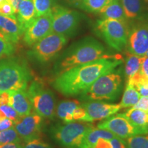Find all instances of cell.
<instances>
[{
    "mask_svg": "<svg viewBox=\"0 0 148 148\" xmlns=\"http://www.w3.org/2000/svg\"><path fill=\"white\" fill-rule=\"evenodd\" d=\"M99 13L103 18H111L126 22L127 18L122 7L121 0H112L99 11Z\"/></svg>",
    "mask_w": 148,
    "mask_h": 148,
    "instance_id": "d6986e66",
    "label": "cell"
},
{
    "mask_svg": "<svg viewBox=\"0 0 148 148\" xmlns=\"http://www.w3.org/2000/svg\"><path fill=\"white\" fill-rule=\"evenodd\" d=\"M21 138L14 126L0 131V145L9 143H21Z\"/></svg>",
    "mask_w": 148,
    "mask_h": 148,
    "instance_id": "484cf974",
    "label": "cell"
},
{
    "mask_svg": "<svg viewBox=\"0 0 148 148\" xmlns=\"http://www.w3.org/2000/svg\"><path fill=\"white\" fill-rule=\"evenodd\" d=\"M93 126L90 122L75 121L51 127L49 134L62 147L79 148L85 134Z\"/></svg>",
    "mask_w": 148,
    "mask_h": 148,
    "instance_id": "5b68a950",
    "label": "cell"
},
{
    "mask_svg": "<svg viewBox=\"0 0 148 148\" xmlns=\"http://www.w3.org/2000/svg\"><path fill=\"white\" fill-rule=\"evenodd\" d=\"M86 112L85 121H99L110 117L121 109L119 103H110L101 101H88L81 103Z\"/></svg>",
    "mask_w": 148,
    "mask_h": 148,
    "instance_id": "5bb4252c",
    "label": "cell"
},
{
    "mask_svg": "<svg viewBox=\"0 0 148 148\" xmlns=\"http://www.w3.org/2000/svg\"><path fill=\"white\" fill-rule=\"evenodd\" d=\"M126 47L127 51L144 56L148 49V23H138L129 30Z\"/></svg>",
    "mask_w": 148,
    "mask_h": 148,
    "instance_id": "4fadbf2b",
    "label": "cell"
},
{
    "mask_svg": "<svg viewBox=\"0 0 148 148\" xmlns=\"http://www.w3.org/2000/svg\"><path fill=\"white\" fill-rule=\"evenodd\" d=\"M97 127L106 130L123 140H126L135 135L144 134L142 130L134 127L125 118L119 114L107 118V119L98 123Z\"/></svg>",
    "mask_w": 148,
    "mask_h": 148,
    "instance_id": "7c38bea8",
    "label": "cell"
},
{
    "mask_svg": "<svg viewBox=\"0 0 148 148\" xmlns=\"http://www.w3.org/2000/svg\"><path fill=\"white\" fill-rule=\"evenodd\" d=\"M140 71V73H142L146 77H148V57L145 56H143V58H142Z\"/></svg>",
    "mask_w": 148,
    "mask_h": 148,
    "instance_id": "74e56055",
    "label": "cell"
},
{
    "mask_svg": "<svg viewBox=\"0 0 148 148\" xmlns=\"http://www.w3.org/2000/svg\"><path fill=\"white\" fill-rule=\"evenodd\" d=\"M105 47L92 37H86L72 45L64 53L56 69L57 74L74 66L87 63L106 56Z\"/></svg>",
    "mask_w": 148,
    "mask_h": 148,
    "instance_id": "7a4b0ae2",
    "label": "cell"
},
{
    "mask_svg": "<svg viewBox=\"0 0 148 148\" xmlns=\"http://www.w3.org/2000/svg\"><path fill=\"white\" fill-rule=\"evenodd\" d=\"M0 32L5 40L14 44L16 43L24 34V30L14 14L10 16L0 14Z\"/></svg>",
    "mask_w": 148,
    "mask_h": 148,
    "instance_id": "9a60e30c",
    "label": "cell"
},
{
    "mask_svg": "<svg viewBox=\"0 0 148 148\" xmlns=\"http://www.w3.org/2000/svg\"><path fill=\"white\" fill-rule=\"evenodd\" d=\"M51 0H33L37 16L47 14L51 12Z\"/></svg>",
    "mask_w": 148,
    "mask_h": 148,
    "instance_id": "f1b7e54d",
    "label": "cell"
},
{
    "mask_svg": "<svg viewBox=\"0 0 148 148\" xmlns=\"http://www.w3.org/2000/svg\"><path fill=\"white\" fill-rule=\"evenodd\" d=\"M79 148H92V147H79Z\"/></svg>",
    "mask_w": 148,
    "mask_h": 148,
    "instance_id": "f6af8a7d",
    "label": "cell"
},
{
    "mask_svg": "<svg viewBox=\"0 0 148 148\" xmlns=\"http://www.w3.org/2000/svg\"><path fill=\"white\" fill-rule=\"evenodd\" d=\"M123 62L120 55H106L97 60L74 66L58 74L53 87L62 95H79L101 75L115 69Z\"/></svg>",
    "mask_w": 148,
    "mask_h": 148,
    "instance_id": "6da1fadb",
    "label": "cell"
},
{
    "mask_svg": "<svg viewBox=\"0 0 148 148\" xmlns=\"http://www.w3.org/2000/svg\"><path fill=\"white\" fill-rule=\"evenodd\" d=\"M145 56H147V57H148V49H147V51H146V53H145Z\"/></svg>",
    "mask_w": 148,
    "mask_h": 148,
    "instance_id": "ee69618b",
    "label": "cell"
},
{
    "mask_svg": "<svg viewBox=\"0 0 148 148\" xmlns=\"http://www.w3.org/2000/svg\"><path fill=\"white\" fill-rule=\"evenodd\" d=\"M96 31L112 49L120 51L126 47L129 34L126 22L103 18L97 21Z\"/></svg>",
    "mask_w": 148,
    "mask_h": 148,
    "instance_id": "52a82bcc",
    "label": "cell"
},
{
    "mask_svg": "<svg viewBox=\"0 0 148 148\" xmlns=\"http://www.w3.org/2000/svg\"><path fill=\"white\" fill-rule=\"evenodd\" d=\"M23 148H52V147L49 144L38 138L26 142Z\"/></svg>",
    "mask_w": 148,
    "mask_h": 148,
    "instance_id": "1f68e13d",
    "label": "cell"
},
{
    "mask_svg": "<svg viewBox=\"0 0 148 148\" xmlns=\"http://www.w3.org/2000/svg\"><path fill=\"white\" fill-rule=\"evenodd\" d=\"M86 118V112L84 107L81 106V103L77 106L73 110V121H85Z\"/></svg>",
    "mask_w": 148,
    "mask_h": 148,
    "instance_id": "d6a6232c",
    "label": "cell"
},
{
    "mask_svg": "<svg viewBox=\"0 0 148 148\" xmlns=\"http://www.w3.org/2000/svg\"><path fill=\"white\" fill-rule=\"evenodd\" d=\"M140 97V95L138 90L132 85L126 83L123 97L119 103L121 108H132L137 103Z\"/></svg>",
    "mask_w": 148,
    "mask_h": 148,
    "instance_id": "cb8c5ba5",
    "label": "cell"
},
{
    "mask_svg": "<svg viewBox=\"0 0 148 148\" xmlns=\"http://www.w3.org/2000/svg\"><path fill=\"white\" fill-rule=\"evenodd\" d=\"M52 32L67 37L73 35L80 22L81 15L76 11L69 10L60 5L51 8Z\"/></svg>",
    "mask_w": 148,
    "mask_h": 148,
    "instance_id": "9c48e42d",
    "label": "cell"
},
{
    "mask_svg": "<svg viewBox=\"0 0 148 148\" xmlns=\"http://www.w3.org/2000/svg\"><path fill=\"white\" fill-rule=\"evenodd\" d=\"M52 32V14L51 12L37 16L25 29L23 34V41L28 47Z\"/></svg>",
    "mask_w": 148,
    "mask_h": 148,
    "instance_id": "30bf717a",
    "label": "cell"
},
{
    "mask_svg": "<svg viewBox=\"0 0 148 148\" xmlns=\"http://www.w3.org/2000/svg\"><path fill=\"white\" fill-rule=\"evenodd\" d=\"M15 51L14 43L0 38V60L4 56H10Z\"/></svg>",
    "mask_w": 148,
    "mask_h": 148,
    "instance_id": "f546056e",
    "label": "cell"
},
{
    "mask_svg": "<svg viewBox=\"0 0 148 148\" xmlns=\"http://www.w3.org/2000/svg\"><path fill=\"white\" fill-rule=\"evenodd\" d=\"M127 148H148V134L135 135L126 139Z\"/></svg>",
    "mask_w": 148,
    "mask_h": 148,
    "instance_id": "4316f807",
    "label": "cell"
},
{
    "mask_svg": "<svg viewBox=\"0 0 148 148\" xmlns=\"http://www.w3.org/2000/svg\"><path fill=\"white\" fill-rule=\"evenodd\" d=\"M43 118L36 112L23 116L14 123V127L25 142L40 138Z\"/></svg>",
    "mask_w": 148,
    "mask_h": 148,
    "instance_id": "8fae6325",
    "label": "cell"
},
{
    "mask_svg": "<svg viewBox=\"0 0 148 148\" xmlns=\"http://www.w3.org/2000/svg\"><path fill=\"white\" fill-rule=\"evenodd\" d=\"M14 125V121L11 119L5 118V119L0 120V131L5 130L10 128V127H13Z\"/></svg>",
    "mask_w": 148,
    "mask_h": 148,
    "instance_id": "8d00e7d4",
    "label": "cell"
},
{
    "mask_svg": "<svg viewBox=\"0 0 148 148\" xmlns=\"http://www.w3.org/2000/svg\"><path fill=\"white\" fill-rule=\"evenodd\" d=\"M20 116L15 110L9 104L0 105V120L5 119H11L14 121H17L20 119Z\"/></svg>",
    "mask_w": 148,
    "mask_h": 148,
    "instance_id": "83f0119b",
    "label": "cell"
},
{
    "mask_svg": "<svg viewBox=\"0 0 148 148\" xmlns=\"http://www.w3.org/2000/svg\"><path fill=\"white\" fill-rule=\"evenodd\" d=\"M110 141L112 148H127L125 140L119 137H114L110 140Z\"/></svg>",
    "mask_w": 148,
    "mask_h": 148,
    "instance_id": "e575fe53",
    "label": "cell"
},
{
    "mask_svg": "<svg viewBox=\"0 0 148 148\" xmlns=\"http://www.w3.org/2000/svg\"><path fill=\"white\" fill-rule=\"evenodd\" d=\"M21 143H9L0 145V148H23Z\"/></svg>",
    "mask_w": 148,
    "mask_h": 148,
    "instance_id": "ab89813d",
    "label": "cell"
},
{
    "mask_svg": "<svg viewBox=\"0 0 148 148\" xmlns=\"http://www.w3.org/2000/svg\"><path fill=\"white\" fill-rule=\"evenodd\" d=\"M125 75L126 81L140 71L143 56H138L127 51L125 53Z\"/></svg>",
    "mask_w": 148,
    "mask_h": 148,
    "instance_id": "603a6c76",
    "label": "cell"
},
{
    "mask_svg": "<svg viewBox=\"0 0 148 148\" xmlns=\"http://www.w3.org/2000/svg\"><path fill=\"white\" fill-rule=\"evenodd\" d=\"M122 77L119 71L112 70L99 77L89 88L81 93L84 101H114L122 89Z\"/></svg>",
    "mask_w": 148,
    "mask_h": 148,
    "instance_id": "277c9868",
    "label": "cell"
},
{
    "mask_svg": "<svg viewBox=\"0 0 148 148\" xmlns=\"http://www.w3.org/2000/svg\"><path fill=\"white\" fill-rule=\"evenodd\" d=\"M8 104L15 110L20 116L27 115L32 112V106L26 90L9 91Z\"/></svg>",
    "mask_w": 148,
    "mask_h": 148,
    "instance_id": "2e32d148",
    "label": "cell"
},
{
    "mask_svg": "<svg viewBox=\"0 0 148 148\" xmlns=\"http://www.w3.org/2000/svg\"><path fill=\"white\" fill-rule=\"evenodd\" d=\"M8 1H10L11 4L13 6L14 12H15V13H16V12H18V5H19L20 3H21L22 0H8Z\"/></svg>",
    "mask_w": 148,
    "mask_h": 148,
    "instance_id": "b9f144b4",
    "label": "cell"
},
{
    "mask_svg": "<svg viewBox=\"0 0 148 148\" xmlns=\"http://www.w3.org/2000/svg\"><path fill=\"white\" fill-rule=\"evenodd\" d=\"M66 1H67L69 4L73 5V6L76 7V8L82 9L83 0H66Z\"/></svg>",
    "mask_w": 148,
    "mask_h": 148,
    "instance_id": "60d3db41",
    "label": "cell"
},
{
    "mask_svg": "<svg viewBox=\"0 0 148 148\" xmlns=\"http://www.w3.org/2000/svg\"><path fill=\"white\" fill-rule=\"evenodd\" d=\"M112 0H83L82 9L92 13H99Z\"/></svg>",
    "mask_w": 148,
    "mask_h": 148,
    "instance_id": "d4e9b609",
    "label": "cell"
},
{
    "mask_svg": "<svg viewBox=\"0 0 148 148\" xmlns=\"http://www.w3.org/2000/svg\"><path fill=\"white\" fill-rule=\"evenodd\" d=\"M9 91H4L0 93V105L8 104Z\"/></svg>",
    "mask_w": 148,
    "mask_h": 148,
    "instance_id": "f35d334b",
    "label": "cell"
},
{
    "mask_svg": "<svg viewBox=\"0 0 148 148\" xmlns=\"http://www.w3.org/2000/svg\"><path fill=\"white\" fill-rule=\"evenodd\" d=\"M0 38H3V39H5V38H4V36H3V35L2 34H1V32H0Z\"/></svg>",
    "mask_w": 148,
    "mask_h": 148,
    "instance_id": "7bdbcfd3",
    "label": "cell"
},
{
    "mask_svg": "<svg viewBox=\"0 0 148 148\" xmlns=\"http://www.w3.org/2000/svg\"><path fill=\"white\" fill-rule=\"evenodd\" d=\"M27 94L34 112L42 118L53 119L56 114L54 94L40 81L32 82L27 88Z\"/></svg>",
    "mask_w": 148,
    "mask_h": 148,
    "instance_id": "8992f818",
    "label": "cell"
},
{
    "mask_svg": "<svg viewBox=\"0 0 148 148\" xmlns=\"http://www.w3.org/2000/svg\"><path fill=\"white\" fill-rule=\"evenodd\" d=\"M92 148H112L110 140L99 138Z\"/></svg>",
    "mask_w": 148,
    "mask_h": 148,
    "instance_id": "d590c367",
    "label": "cell"
},
{
    "mask_svg": "<svg viewBox=\"0 0 148 148\" xmlns=\"http://www.w3.org/2000/svg\"><path fill=\"white\" fill-rule=\"evenodd\" d=\"M1 1H3V0H0V2H1Z\"/></svg>",
    "mask_w": 148,
    "mask_h": 148,
    "instance_id": "bcb514c9",
    "label": "cell"
},
{
    "mask_svg": "<svg viewBox=\"0 0 148 148\" xmlns=\"http://www.w3.org/2000/svg\"><path fill=\"white\" fill-rule=\"evenodd\" d=\"M32 79L24 60L8 57L0 60V93L10 90H26Z\"/></svg>",
    "mask_w": 148,
    "mask_h": 148,
    "instance_id": "3957f363",
    "label": "cell"
},
{
    "mask_svg": "<svg viewBox=\"0 0 148 148\" xmlns=\"http://www.w3.org/2000/svg\"><path fill=\"white\" fill-rule=\"evenodd\" d=\"M132 108L140 109V110L148 112V96H141V97H140L137 103Z\"/></svg>",
    "mask_w": 148,
    "mask_h": 148,
    "instance_id": "836d02e7",
    "label": "cell"
},
{
    "mask_svg": "<svg viewBox=\"0 0 148 148\" xmlns=\"http://www.w3.org/2000/svg\"><path fill=\"white\" fill-rule=\"evenodd\" d=\"M127 18H135L143 12V0H121Z\"/></svg>",
    "mask_w": 148,
    "mask_h": 148,
    "instance_id": "7402d4cb",
    "label": "cell"
},
{
    "mask_svg": "<svg viewBox=\"0 0 148 148\" xmlns=\"http://www.w3.org/2000/svg\"><path fill=\"white\" fill-rule=\"evenodd\" d=\"M15 13L14 8L8 0H3L0 2V14L3 16L13 15Z\"/></svg>",
    "mask_w": 148,
    "mask_h": 148,
    "instance_id": "4dcf8cb0",
    "label": "cell"
},
{
    "mask_svg": "<svg viewBox=\"0 0 148 148\" xmlns=\"http://www.w3.org/2000/svg\"><path fill=\"white\" fill-rule=\"evenodd\" d=\"M17 20L25 32L27 27L37 17L33 0H22L18 5Z\"/></svg>",
    "mask_w": 148,
    "mask_h": 148,
    "instance_id": "e0dca14e",
    "label": "cell"
},
{
    "mask_svg": "<svg viewBox=\"0 0 148 148\" xmlns=\"http://www.w3.org/2000/svg\"><path fill=\"white\" fill-rule=\"evenodd\" d=\"M80 104L79 101H62L58 103L56 108V114L64 123L74 121L73 119V110Z\"/></svg>",
    "mask_w": 148,
    "mask_h": 148,
    "instance_id": "44dd1931",
    "label": "cell"
},
{
    "mask_svg": "<svg viewBox=\"0 0 148 148\" xmlns=\"http://www.w3.org/2000/svg\"><path fill=\"white\" fill-rule=\"evenodd\" d=\"M119 115L123 116L132 125L142 130L144 134H148V112L132 108Z\"/></svg>",
    "mask_w": 148,
    "mask_h": 148,
    "instance_id": "ac0fdd59",
    "label": "cell"
},
{
    "mask_svg": "<svg viewBox=\"0 0 148 148\" xmlns=\"http://www.w3.org/2000/svg\"><path fill=\"white\" fill-rule=\"evenodd\" d=\"M67 42V37L51 32L31 47L27 52L31 60L39 64L49 62L60 52Z\"/></svg>",
    "mask_w": 148,
    "mask_h": 148,
    "instance_id": "ba28073f",
    "label": "cell"
},
{
    "mask_svg": "<svg viewBox=\"0 0 148 148\" xmlns=\"http://www.w3.org/2000/svg\"><path fill=\"white\" fill-rule=\"evenodd\" d=\"M114 137H116L114 134L112 132H109L104 129H101L99 127H95L93 126L90 128L89 130L85 134L84 138H83L81 147H92L99 138H104L107 140H111Z\"/></svg>",
    "mask_w": 148,
    "mask_h": 148,
    "instance_id": "ffe728a7",
    "label": "cell"
}]
</instances>
